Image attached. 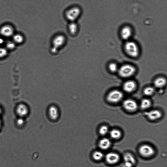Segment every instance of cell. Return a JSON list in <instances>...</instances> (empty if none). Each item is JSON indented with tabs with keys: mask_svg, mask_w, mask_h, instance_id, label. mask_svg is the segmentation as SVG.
<instances>
[{
	"mask_svg": "<svg viewBox=\"0 0 167 167\" xmlns=\"http://www.w3.org/2000/svg\"><path fill=\"white\" fill-rule=\"evenodd\" d=\"M124 48L125 53L128 56L132 58H137L140 54L138 46L133 41H127L125 43Z\"/></svg>",
	"mask_w": 167,
	"mask_h": 167,
	"instance_id": "1",
	"label": "cell"
},
{
	"mask_svg": "<svg viewBox=\"0 0 167 167\" xmlns=\"http://www.w3.org/2000/svg\"><path fill=\"white\" fill-rule=\"evenodd\" d=\"M135 67L129 64L123 65L119 68L118 72L119 75L123 78H127L130 77L136 73Z\"/></svg>",
	"mask_w": 167,
	"mask_h": 167,
	"instance_id": "2",
	"label": "cell"
},
{
	"mask_svg": "<svg viewBox=\"0 0 167 167\" xmlns=\"http://www.w3.org/2000/svg\"><path fill=\"white\" fill-rule=\"evenodd\" d=\"M81 11L80 8L74 7L67 10L65 13L66 19L70 22H75L81 15Z\"/></svg>",
	"mask_w": 167,
	"mask_h": 167,
	"instance_id": "3",
	"label": "cell"
},
{
	"mask_svg": "<svg viewBox=\"0 0 167 167\" xmlns=\"http://www.w3.org/2000/svg\"><path fill=\"white\" fill-rule=\"evenodd\" d=\"M123 93L118 90L111 91L107 96L106 99L111 103H117L121 101L123 98Z\"/></svg>",
	"mask_w": 167,
	"mask_h": 167,
	"instance_id": "4",
	"label": "cell"
},
{
	"mask_svg": "<svg viewBox=\"0 0 167 167\" xmlns=\"http://www.w3.org/2000/svg\"><path fill=\"white\" fill-rule=\"evenodd\" d=\"M66 41V38L63 35H59L55 36L52 41V52L56 53L59 49L63 47Z\"/></svg>",
	"mask_w": 167,
	"mask_h": 167,
	"instance_id": "5",
	"label": "cell"
},
{
	"mask_svg": "<svg viewBox=\"0 0 167 167\" xmlns=\"http://www.w3.org/2000/svg\"><path fill=\"white\" fill-rule=\"evenodd\" d=\"M139 152L141 155L145 157H151L155 154L154 148L146 144L141 146L139 148Z\"/></svg>",
	"mask_w": 167,
	"mask_h": 167,
	"instance_id": "6",
	"label": "cell"
},
{
	"mask_svg": "<svg viewBox=\"0 0 167 167\" xmlns=\"http://www.w3.org/2000/svg\"><path fill=\"white\" fill-rule=\"evenodd\" d=\"M123 108L129 112H135L137 109L138 105L136 102L132 99H127L123 102Z\"/></svg>",
	"mask_w": 167,
	"mask_h": 167,
	"instance_id": "7",
	"label": "cell"
},
{
	"mask_svg": "<svg viewBox=\"0 0 167 167\" xmlns=\"http://www.w3.org/2000/svg\"><path fill=\"white\" fill-rule=\"evenodd\" d=\"M147 118L152 121L159 119L162 116V114L159 110H153L145 113Z\"/></svg>",
	"mask_w": 167,
	"mask_h": 167,
	"instance_id": "8",
	"label": "cell"
},
{
	"mask_svg": "<svg viewBox=\"0 0 167 167\" xmlns=\"http://www.w3.org/2000/svg\"><path fill=\"white\" fill-rule=\"evenodd\" d=\"M133 34V30L130 26H126L123 27L120 31L121 38L125 41H128L131 38Z\"/></svg>",
	"mask_w": 167,
	"mask_h": 167,
	"instance_id": "9",
	"label": "cell"
},
{
	"mask_svg": "<svg viewBox=\"0 0 167 167\" xmlns=\"http://www.w3.org/2000/svg\"><path fill=\"white\" fill-rule=\"evenodd\" d=\"M16 113L20 117L24 118L29 113V109L28 106L24 104L18 105L16 108Z\"/></svg>",
	"mask_w": 167,
	"mask_h": 167,
	"instance_id": "10",
	"label": "cell"
},
{
	"mask_svg": "<svg viewBox=\"0 0 167 167\" xmlns=\"http://www.w3.org/2000/svg\"><path fill=\"white\" fill-rule=\"evenodd\" d=\"M120 159L119 156L116 153L109 152L105 156V160L110 165H114L118 163Z\"/></svg>",
	"mask_w": 167,
	"mask_h": 167,
	"instance_id": "11",
	"label": "cell"
},
{
	"mask_svg": "<svg viewBox=\"0 0 167 167\" xmlns=\"http://www.w3.org/2000/svg\"><path fill=\"white\" fill-rule=\"evenodd\" d=\"M123 159L125 167H132L136 163L135 158L130 153L125 154L124 155Z\"/></svg>",
	"mask_w": 167,
	"mask_h": 167,
	"instance_id": "12",
	"label": "cell"
},
{
	"mask_svg": "<svg viewBox=\"0 0 167 167\" xmlns=\"http://www.w3.org/2000/svg\"><path fill=\"white\" fill-rule=\"evenodd\" d=\"M136 88V83L132 80H129L125 82L123 86L124 91L128 93H130L135 91Z\"/></svg>",
	"mask_w": 167,
	"mask_h": 167,
	"instance_id": "13",
	"label": "cell"
},
{
	"mask_svg": "<svg viewBox=\"0 0 167 167\" xmlns=\"http://www.w3.org/2000/svg\"><path fill=\"white\" fill-rule=\"evenodd\" d=\"M50 118L53 120H56L59 116V111L56 106L52 105L50 107L48 110Z\"/></svg>",
	"mask_w": 167,
	"mask_h": 167,
	"instance_id": "14",
	"label": "cell"
},
{
	"mask_svg": "<svg viewBox=\"0 0 167 167\" xmlns=\"http://www.w3.org/2000/svg\"><path fill=\"white\" fill-rule=\"evenodd\" d=\"M13 33L14 30L13 28L9 25L4 26L0 30V33L4 37H11L13 35Z\"/></svg>",
	"mask_w": 167,
	"mask_h": 167,
	"instance_id": "15",
	"label": "cell"
},
{
	"mask_svg": "<svg viewBox=\"0 0 167 167\" xmlns=\"http://www.w3.org/2000/svg\"><path fill=\"white\" fill-rule=\"evenodd\" d=\"M111 145L110 141L107 138L101 139L99 143V146L101 149L105 150L108 149Z\"/></svg>",
	"mask_w": 167,
	"mask_h": 167,
	"instance_id": "16",
	"label": "cell"
},
{
	"mask_svg": "<svg viewBox=\"0 0 167 167\" xmlns=\"http://www.w3.org/2000/svg\"><path fill=\"white\" fill-rule=\"evenodd\" d=\"M166 84V80L163 77H159L156 79L154 81L155 86L157 88H162L164 87Z\"/></svg>",
	"mask_w": 167,
	"mask_h": 167,
	"instance_id": "17",
	"label": "cell"
},
{
	"mask_svg": "<svg viewBox=\"0 0 167 167\" xmlns=\"http://www.w3.org/2000/svg\"><path fill=\"white\" fill-rule=\"evenodd\" d=\"M68 29L69 32L73 35L76 34L78 31V26L75 22H70Z\"/></svg>",
	"mask_w": 167,
	"mask_h": 167,
	"instance_id": "18",
	"label": "cell"
},
{
	"mask_svg": "<svg viewBox=\"0 0 167 167\" xmlns=\"http://www.w3.org/2000/svg\"><path fill=\"white\" fill-rule=\"evenodd\" d=\"M152 105L151 101L147 99H143L140 103V108L143 110H146L150 108Z\"/></svg>",
	"mask_w": 167,
	"mask_h": 167,
	"instance_id": "19",
	"label": "cell"
},
{
	"mask_svg": "<svg viewBox=\"0 0 167 167\" xmlns=\"http://www.w3.org/2000/svg\"><path fill=\"white\" fill-rule=\"evenodd\" d=\"M110 137L115 140H118L122 136V133L119 130L113 129L110 131Z\"/></svg>",
	"mask_w": 167,
	"mask_h": 167,
	"instance_id": "20",
	"label": "cell"
},
{
	"mask_svg": "<svg viewBox=\"0 0 167 167\" xmlns=\"http://www.w3.org/2000/svg\"><path fill=\"white\" fill-rule=\"evenodd\" d=\"M92 158L96 161H99L103 158L104 155L103 153L99 151L94 152L92 154Z\"/></svg>",
	"mask_w": 167,
	"mask_h": 167,
	"instance_id": "21",
	"label": "cell"
},
{
	"mask_svg": "<svg viewBox=\"0 0 167 167\" xmlns=\"http://www.w3.org/2000/svg\"><path fill=\"white\" fill-rule=\"evenodd\" d=\"M155 90L154 88L151 87H147L144 90L143 93L147 96H151L155 93Z\"/></svg>",
	"mask_w": 167,
	"mask_h": 167,
	"instance_id": "22",
	"label": "cell"
},
{
	"mask_svg": "<svg viewBox=\"0 0 167 167\" xmlns=\"http://www.w3.org/2000/svg\"><path fill=\"white\" fill-rule=\"evenodd\" d=\"M13 40L15 42L18 44H20L24 41L23 36L20 34H16L13 36Z\"/></svg>",
	"mask_w": 167,
	"mask_h": 167,
	"instance_id": "23",
	"label": "cell"
},
{
	"mask_svg": "<svg viewBox=\"0 0 167 167\" xmlns=\"http://www.w3.org/2000/svg\"><path fill=\"white\" fill-rule=\"evenodd\" d=\"M108 69L110 72L115 73L118 71L119 68L117 65L115 63H111L108 66Z\"/></svg>",
	"mask_w": 167,
	"mask_h": 167,
	"instance_id": "24",
	"label": "cell"
},
{
	"mask_svg": "<svg viewBox=\"0 0 167 167\" xmlns=\"http://www.w3.org/2000/svg\"><path fill=\"white\" fill-rule=\"evenodd\" d=\"M109 131L108 128L105 125H103L99 129V132L102 136H105L107 134Z\"/></svg>",
	"mask_w": 167,
	"mask_h": 167,
	"instance_id": "25",
	"label": "cell"
},
{
	"mask_svg": "<svg viewBox=\"0 0 167 167\" xmlns=\"http://www.w3.org/2000/svg\"><path fill=\"white\" fill-rule=\"evenodd\" d=\"M16 123L18 126L22 127L25 124V120L23 118L20 117L17 119Z\"/></svg>",
	"mask_w": 167,
	"mask_h": 167,
	"instance_id": "26",
	"label": "cell"
},
{
	"mask_svg": "<svg viewBox=\"0 0 167 167\" xmlns=\"http://www.w3.org/2000/svg\"><path fill=\"white\" fill-rule=\"evenodd\" d=\"M7 54V51L5 48H0V58L5 57Z\"/></svg>",
	"mask_w": 167,
	"mask_h": 167,
	"instance_id": "27",
	"label": "cell"
},
{
	"mask_svg": "<svg viewBox=\"0 0 167 167\" xmlns=\"http://www.w3.org/2000/svg\"><path fill=\"white\" fill-rule=\"evenodd\" d=\"M6 48L9 49H13L16 47L15 44L12 41H9L6 45Z\"/></svg>",
	"mask_w": 167,
	"mask_h": 167,
	"instance_id": "28",
	"label": "cell"
},
{
	"mask_svg": "<svg viewBox=\"0 0 167 167\" xmlns=\"http://www.w3.org/2000/svg\"><path fill=\"white\" fill-rule=\"evenodd\" d=\"M4 40L2 38H0V44H2L3 43Z\"/></svg>",
	"mask_w": 167,
	"mask_h": 167,
	"instance_id": "29",
	"label": "cell"
},
{
	"mask_svg": "<svg viewBox=\"0 0 167 167\" xmlns=\"http://www.w3.org/2000/svg\"><path fill=\"white\" fill-rule=\"evenodd\" d=\"M2 108L0 107V117H1V116L2 115Z\"/></svg>",
	"mask_w": 167,
	"mask_h": 167,
	"instance_id": "30",
	"label": "cell"
},
{
	"mask_svg": "<svg viewBox=\"0 0 167 167\" xmlns=\"http://www.w3.org/2000/svg\"><path fill=\"white\" fill-rule=\"evenodd\" d=\"M2 126V123L1 120H0V130H1Z\"/></svg>",
	"mask_w": 167,
	"mask_h": 167,
	"instance_id": "31",
	"label": "cell"
}]
</instances>
